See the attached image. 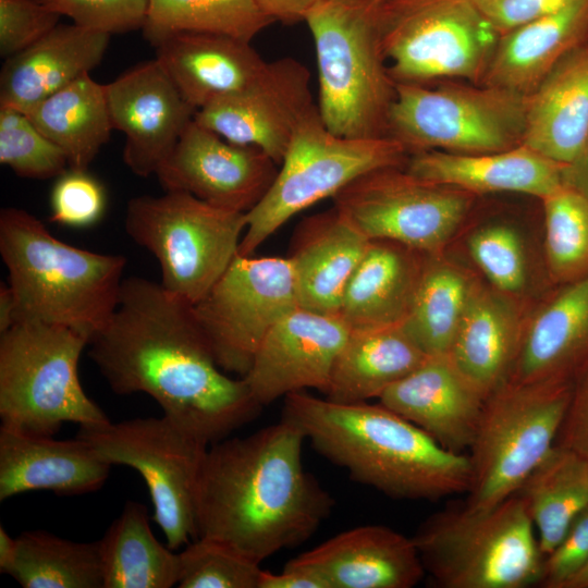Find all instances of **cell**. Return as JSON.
<instances>
[{
  "label": "cell",
  "mask_w": 588,
  "mask_h": 588,
  "mask_svg": "<svg viewBox=\"0 0 588 588\" xmlns=\"http://www.w3.org/2000/svg\"><path fill=\"white\" fill-rule=\"evenodd\" d=\"M350 331L339 314L298 306L268 332L242 378L262 407L307 389L324 393Z\"/></svg>",
  "instance_id": "d6986e66"
},
{
  "label": "cell",
  "mask_w": 588,
  "mask_h": 588,
  "mask_svg": "<svg viewBox=\"0 0 588 588\" xmlns=\"http://www.w3.org/2000/svg\"><path fill=\"white\" fill-rule=\"evenodd\" d=\"M427 255L389 240H370L345 289L339 315L351 329L402 323Z\"/></svg>",
  "instance_id": "4dcf8cb0"
},
{
  "label": "cell",
  "mask_w": 588,
  "mask_h": 588,
  "mask_svg": "<svg viewBox=\"0 0 588 588\" xmlns=\"http://www.w3.org/2000/svg\"><path fill=\"white\" fill-rule=\"evenodd\" d=\"M77 438L111 465L140 474L167 546L175 551L197 538V487L208 444L166 415L79 426Z\"/></svg>",
  "instance_id": "4fadbf2b"
},
{
  "label": "cell",
  "mask_w": 588,
  "mask_h": 588,
  "mask_svg": "<svg viewBox=\"0 0 588 588\" xmlns=\"http://www.w3.org/2000/svg\"><path fill=\"white\" fill-rule=\"evenodd\" d=\"M412 174L470 194L511 192L540 199L564 185V164L522 144L514 148L482 154L421 151L408 157Z\"/></svg>",
  "instance_id": "484cf974"
},
{
  "label": "cell",
  "mask_w": 588,
  "mask_h": 588,
  "mask_svg": "<svg viewBox=\"0 0 588 588\" xmlns=\"http://www.w3.org/2000/svg\"><path fill=\"white\" fill-rule=\"evenodd\" d=\"M588 35V0L565 7L500 36L480 82L529 96Z\"/></svg>",
  "instance_id": "83f0119b"
},
{
  "label": "cell",
  "mask_w": 588,
  "mask_h": 588,
  "mask_svg": "<svg viewBox=\"0 0 588 588\" xmlns=\"http://www.w3.org/2000/svg\"><path fill=\"white\" fill-rule=\"evenodd\" d=\"M315 106L308 69L285 57L268 62L245 90L198 109L194 120L230 142L258 147L280 166L299 122Z\"/></svg>",
  "instance_id": "e0dca14e"
},
{
  "label": "cell",
  "mask_w": 588,
  "mask_h": 588,
  "mask_svg": "<svg viewBox=\"0 0 588 588\" xmlns=\"http://www.w3.org/2000/svg\"><path fill=\"white\" fill-rule=\"evenodd\" d=\"M407 152L391 137L348 138L333 134L317 105L299 122L277 176L264 198L246 212L238 254L250 256L296 213L333 197L359 175L405 167Z\"/></svg>",
  "instance_id": "30bf717a"
},
{
  "label": "cell",
  "mask_w": 588,
  "mask_h": 588,
  "mask_svg": "<svg viewBox=\"0 0 588 588\" xmlns=\"http://www.w3.org/2000/svg\"><path fill=\"white\" fill-rule=\"evenodd\" d=\"M261 9L283 24L304 22L307 12L322 0H257Z\"/></svg>",
  "instance_id": "f907efd6"
},
{
  "label": "cell",
  "mask_w": 588,
  "mask_h": 588,
  "mask_svg": "<svg viewBox=\"0 0 588 588\" xmlns=\"http://www.w3.org/2000/svg\"><path fill=\"white\" fill-rule=\"evenodd\" d=\"M0 255L16 323L65 327L89 342L118 307L126 258L66 244L24 209H1Z\"/></svg>",
  "instance_id": "277c9868"
},
{
  "label": "cell",
  "mask_w": 588,
  "mask_h": 588,
  "mask_svg": "<svg viewBox=\"0 0 588 588\" xmlns=\"http://www.w3.org/2000/svg\"><path fill=\"white\" fill-rule=\"evenodd\" d=\"M474 281L460 268L427 255L402 327L427 356L450 355Z\"/></svg>",
  "instance_id": "d590c367"
},
{
  "label": "cell",
  "mask_w": 588,
  "mask_h": 588,
  "mask_svg": "<svg viewBox=\"0 0 588 588\" xmlns=\"http://www.w3.org/2000/svg\"><path fill=\"white\" fill-rule=\"evenodd\" d=\"M110 37L76 24H58L38 41L5 59L0 72V108L25 113L89 73L101 62Z\"/></svg>",
  "instance_id": "d4e9b609"
},
{
  "label": "cell",
  "mask_w": 588,
  "mask_h": 588,
  "mask_svg": "<svg viewBox=\"0 0 588 588\" xmlns=\"http://www.w3.org/2000/svg\"><path fill=\"white\" fill-rule=\"evenodd\" d=\"M544 253L553 280L567 284L588 274V199L563 185L542 198Z\"/></svg>",
  "instance_id": "f35d334b"
},
{
  "label": "cell",
  "mask_w": 588,
  "mask_h": 588,
  "mask_svg": "<svg viewBox=\"0 0 588 588\" xmlns=\"http://www.w3.org/2000/svg\"><path fill=\"white\" fill-rule=\"evenodd\" d=\"M576 377L555 444L588 460V363Z\"/></svg>",
  "instance_id": "c3c4849f"
},
{
  "label": "cell",
  "mask_w": 588,
  "mask_h": 588,
  "mask_svg": "<svg viewBox=\"0 0 588 588\" xmlns=\"http://www.w3.org/2000/svg\"><path fill=\"white\" fill-rule=\"evenodd\" d=\"M588 134V42L565 54L527 96L523 144L571 163Z\"/></svg>",
  "instance_id": "f546056e"
},
{
  "label": "cell",
  "mask_w": 588,
  "mask_h": 588,
  "mask_svg": "<svg viewBox=\"0 0 588 588\" xmlns=\"http://www.w3.org/2000/svg\"><path fill=\"white\" fill-rule=\"evenodd\" d=\"M291 561L328 588H412L426 573L414 539L382 525L342 531Z\"/></svg>",
  "instance_id": "44dd1931"
},
{
  "label": "cell",
  "mask_w": 588,
  "mask_h": 588,
  "mask_svg": "<svg viewBox=\"0 0 588 588\" xmlns=\"http://www.w3.org/2000/svg\"><path fill=\"white\" fill-rule=\"evenodd\" d=\"M378 400L458 453L471 446L486 402L450 355L428 356Z\"/></svg>",
  "instance_id": "ffe728a7"
},
{
  "label": "cell",
  "mask_w": 588,
  "mask_h": 588,
  "mask_svg": "<svg viewBox=\"0 0 588 588\" xmlns=\"http://www.w3.org/2000/svg\"><path fill=\"white\" fill-rule=\"evenodd\" d=\"M524 326L511 295L474 282L450 357L486 400L509 380Z\"/></svg>",
  "instance_id": "f1b7e54d"
},
{
  "label": "cell",
  "mask_w": 588,
  "mask_h": 588,
  "mask_svg": "<svg viewBox=\"0 0 588 588\" xmlns=\"http://www.w3.org/2000/svg\"><path fill=\"white\" fill-rule=\"evenodd\" d=\"M563 588H588V562Z\"/></svg>",
  "instance_id": "11a10c76"
},
{
  "label": "cell",
  "mask_w": 588,
  "mask_h": 588,
  "mask_svg": "<svg viewBox=\"0 0 588 588\" xmlns=\"http://www.w3.org/2000/svg\"><path fill=\"white\" fill-rule=\"evenodd\" d=\"M106 91L112 128L125 136L124 163L140 177L156 175L196 109L157 59L122 73L106 84Z\"/></svg>",
  "instance_id": "ac0fdd59"
},
{
  "label": "cell",
  "mask_w": 588,
  "mask_h": 588,
  "mask_svg": "<svg viewBox=\"0 0 588 588\" xmlns=\"http://www.w3.org/2000/svg\"><path fill=\"white\" fill-rule=\"evenodd\" d=\"M155 49L156 59L196 111L245 90L268 64L250 41L220 34L179 33Z\"/></svg>",
  "instance_id": "cb8c5ba5"
},
{
  "label": "cell",
  "mask_w": 588,
  "mask_h": 588,
  "mask_svg": "<svg viewBox=\"0 0 588 588\" xmlns=\"http://www.w3.org/2000/svg\"><path fill=\"white\" fill-rule=\"evenodd\" d=\"M468 252L495 290L513 295L526 283L523 243L515 230L503 224L481 228L470 235Z\"/></svg>",
  "instance_id": "b9f144b4"
},
{
  "label": "cell",
  "mask_w": 588,
  "mask_h": 588,
  "mask_svg": "<svg viewBox=\"0 0 588 588\" xmlns=\"http://www.w3.org/2000/svg\"><path fill=\"white\" fill-rule=\"evenodd\" d=\"M501 34L565 7L572 0H470Z\"/></svg>",
  "instance_id": "7dc6e473"
},
{
  "label": "cell",
  "mask_w": 588,
  "mask_h": 588,
  "mask_svg": "<svg viewBox=\"0 0 588 588\" xmlns=\"http://www.w3.org/2000/svg\"><path fill=\"white\" fill-rule=\"evenodd\" d=\"M370 5H377L378 3L382 2L383 0H364Z\"/></svg>",
  "instance_id": "9f6ffc18"
},
{
  "label": "cell",
  "mask_w": 588,
  "mask_h": 588,
  "mask_svg": "<svg viewBox=\"0 0 588 588\" xmlns=\"http://www.w3.org/2000/svg\"><path fill=\"white\" fill-rule=\"evenodd\" d=\"M278 167L258 147L230 142L193 120L156 176L164 191L246 213L267 194Z\"/></svg>",
  "instance_id": "2e32d148"
},
{
  "label": "cell",
  "mask_w": 588,
  "mask_h": 588,
  "mask_svg": "<svg viewBox=\"0 0 588 588\" xmlns=\"http://www.w3.org/2000/svg\"><path fill=\"white\" fill-rule=\"evenodd\" d=\"M296 307L287 257L237 254L193 311L218 365L244 377L265 336Z\"/></svg>",
  "instance_id": "9a60e30c"
},
{
  "label": "cell",
  "mask_w": 588,
  "mask_h": 588,
  "mask_svg": "<svg viewBox=\"0 0 588 588\" xmlns=\"http://www.w3.org/2000/svg\"><path fill=\"white\" fill-rule=\"evenodd\" d=\"M588 562V506L575 518L562 540L546 555L538 585L563 588Z\"/></svg>",
  "instance_id": "bcb514c9"
},
{
  "label": "cell",
  "mask_w": 588,
  "mask_h": 588,
  "mask_svg": "<svg viewBox=\"0 0 588 588\" xmlns=\"http://www.w3.org/2000/svg\"><path fill=\"white\" fill-rule=\"evenodd\" d=\"M318 69L317 108L333 134L388 137L395 82L383 57L373 7L364 0H322L305 15Z\"/></svg>",
  "instance_id": "5b68a950"
},
{
  "label": "cell",
  "mask_w": 588,
  "mask_h": 588,
  "mask_svg": "<svg viewBox=\"0 0 588 588\" xmlns=\"http://www.w3.org/2000/svg\"><path fill=\"white\" fill-rule=\"evenodd\" d=\"M588 363V274L565 286L524 326L507 381H574Z\"/></svg>",
  "instance_id": "4316f807"
},
{
  "label": "cell",
  "mask_w": 588,
  "mask_h": 588,
  "mask_svg": "<svg viewBox=\"0 0 588 588\" xmlns=\"http://www.w3.org/2000/svg\"><path fill=\"white\" fill-rule=\"evenodd\" d=\"M88 343L69 328L44 323H16L0 334L1 425L53 436L64 422L109 421L78 378Z\"/></svg>",
  "instance_id": "52a82bcc"
},
{
  "label": "cell",
  "mask_w": 588,
  "mask_h": 588,
  "mask_svg": "<svg viewBox=\"0 0 588 588\" xmlns=\"http://www.w3.org/2000/svg\"><path fill=\"white\" fill-rule=\"evenodd\" d=\"M282 418L353 480L395 499L467 492L470 461L380 402L338 403L306 391L284 397Z\"/></svg>",
  "instance_id": "3957f363"
},
{
  "label": "cell",
  "mask_w": 588,
  "mask_h": 588,
  "mask_svg": "<svg viewBox=\"0 0 588 588\" xmlns=\"http://www.w3.org/2000/svg\"><path fill=\"white\" fill-rule=\"evenodd\" d=\"M372 7L395 83L481 81L501 36L470 0H383Z\"/></svg>",
  "instance_id": "8fae6325"
},
{
  "label": "cell",
  "mask_w": 588,
  "mask_h": 588,
  "mask_svg": "<svg viewBox=\"0 0 588 588\" xmlns=\"http://www.w3.org/2000/svg\"><path fill=\"white\" fill-rule=\"evenodd\" d=\"M527 96L488 85L395 83L388 137L411 155L494 152L523 144Z\"/></svg>",
  "instance_id": "7c38bea8"
},
{
  "label": "cell",
  "mask_w": 588,
  "mask_h": 588,
  "mask_svg": "<svg viewBox=\"0 0 588 588\" xmlns=\"http://www.w3.org/2000/svg\"><path fill=\"white\" fill-rule=\"evenodd\" d=\"M564 185L576 189L588 199V134L575 159L565 164Z\"/></svg>",
  "instance_id": "816d5d0a"
},
{
  "label": "cell",
  "mask_w": 588,
  "mask_h": 588,
  "mask_svg": "<svg viewBox=\"0 0 588 588\" xmlns=\"http://www.w3.org/2000/svg\"><path fill=\"white\" fill-rule=\"evenodd\" d=\"M574 381H506L485 402L468 454L464 503L489 510L513 495L555 445Z\"/></svg>",
  "instance_id": "9c48e42d"
},
{
  "label": "cell",
  "mask_w": 588,
  "mask_h": 588,
  "mask_svg": "<svg viewBox=\"0 0 588 588\" xmlns=\"http://www.w3.org/2000/svg\"><path fill=\"white\" fill-rule=\"evenodd\" d=\"M111 464L84 440H57L0 427V501L27 491L58 495L94 492L106 482Z\"/></svg>",
  "instance_id": "7402d4cb"
},
{
  "label": "cell",
  "mask_w": 588,
  "mask_h": 588,
  "mask_svg": "<svg viewBox=\"0 0 588 588\" xmlns=\"http://www.w3.org/2000/svg\"><path fill=\"white\" fill-rule=\"evenodd\" d=\"M303 431L281 418L210 444L196 497L197 537L261 563L299 546L328 518L333 499L303 464Z\"/></svg>",
  "instance_id": "7a4b0ae2"
},
{
  "label": "cell",
  "mask_w": 588,
  "mask_h": 588,
  "mask_svg": "<svg viewBox=\"0 0 588 588\" xmlns=\"http://www.w3.org/2000/svg\"><path fill=\"white\" fill-rule=\"evenodd\" d=\"M17 555V539L12 538L5 528L0 525V572L13 574Z\"/></svg>",
  "instance_id": "f5cc1de1"
},
{
  "label": "cell",
  "mask_w": 588,
  "mask_h": 588,
  "mask_svg": "<svg viewBox=\"0 0 588 588\" xmlns=\"http://www.w3.org/2000/svg\"><path fill=\"white\" fill-rule=\"evenodd\" d=\"M427 357L402 323L351 329L334 362L324 397L338 403L379 399Z\"/></svg>",
  "instance_id": "1f68e13d"
},
{
  "label": "cell",
  "mask_w": 588,
  "mask_h": 588,
  "mask_svg": "<svg viewBox=\"0 0 588 588\" xmlns=\"http://www.w3.org/2000/svg\"><path fill=\"white\" fill-rule=\"evenodd\" d=\"M274 23L257 0H148L142 27L155 48L179 33H209L246 41Z\"/></svg>",
  "instance_id": "8d00e7d4"
},
{
  "label": "cell",
  "mask_w": 588,
  "mask_h": 588,
  "mask_svg": "<svg viewBox=\"0 0 588 588\" xmlns=\"http://www.w3.org/2000/svg\"><path fill=\"white\" fill-rule=\"evenodd\" d=\"M179 556L180 588H258L260 563L222 541L197 537Z\"/></svg>",
  "instance_id": "ab89813d"
},
{
  "label": "cell",
  "mask_w": 588,
  "mask_h": 588,
  "mask_svg": "<svg viewBox=\"0 0 588 588\" xmlns=\"http://www.w3.org/2000/svg\"><path fill=\"white\" fill-rule=\"evenodd\" d=\"M25 114L65 154L71 169L87 170L112 128L106 84L89 73L45 98Z\"/></svg>",
  "instance_id": "d6a6232c"
},
{
  "label": "cell",
  "mask_w": 588,
  "mask_h": 588,
  "mask_svg": "<svg viewBox=\"0 0 588 588\" xmlns=\"http://www.w3.org/2000/svg\"><path fill=\"white\" fill-rule=\"evenodd\" d=\"M515 493L527 505L546 555L588 506V460L555 444Z\"/></svg>",
  "instance_id": "e575fe53"
},
{
  "label": "cell",
  "mask_w": 588,
  "mask_h": 588,
  "mask_svg": "<svg viewBox=\"0 0 588 588\" xmlns=\"http://www.w3.org/2000/svg\"><path fill=\"white\" fill-rule=\"evenodd\" d=\"M145 505L127 501L99 541L103 588H170L180 556L157 540Z\"/></svg>",
  "instance_id": "836d02e7"
},
{
  "label": "cell",
  "mask_w": 588,
  "mask_h": 588,
  "mask_svg": "<svg viewBox=\"0 0 588 588\" xmlns=\"http://www.w3.org/2000/svg\"><path fill=\"white\" fill-rule=\"evenodd\" d=\"M16 324L15 303L9 284L0 285V334L9 331Z\"/></svg>",
  "instance_id": "db71d44e"
},
{
  "label": "cell",
  "mask_w": 588,
  "mask_h": 588,
  "mask_svg": "<svg viewBox=\"0 0 588 588\" xmlns=\"http://www.w3.org/2000/svg\"><path fill=\"white\" fill-rule=\"evenodd\" d=\"M470 195L422 180L405 167H385L359 175L332 200L369 240H389L437 256L465 218Z\"/></svg>",
  "instance_id": "5bb4252c"
},
{
  "label": "cell",
  "mask_w": 588,
  "mask_h": 588,
  "mask_svg": "<svg viewBox=\"0 0 588 588\" xmlns=\"http://www.w3.org/2000/svg\"><path fill=\"white\" fill-rule=\"evenodd\" d=\"M133 197L124 228L157 259L162 287L191 305L223 274L246 230V213L212 206L183 191Z\"/></svg>",
  "instance_id": "ba28073f"
},
{
  "label": "cell",
  "mask_w": 588,
  "mask_h": 588,
  "mask_svg": "<svg viewBox=\"0 0 588 588\" xmlns=\"http://www.w3.org/2000/svg\"><path fill=\"white\" fill-rule=\"evenodd\" d=\"M105 208V188L87 170L69 168L57 177L51 193L50 221L86 228L100 220Z\"/></svg>",
  "instance_id": "7bdbcfd3"
},
{
  "label": "cell",
  "mask_w": 588,
  "mask_h": 588,
  "mask_svg": "<svg viewBox=\"0 0 588 588\" xmlns=\"http://www.w3.org/2000/svg\"><path fill=\"white\" fill-rule=\"evenodd\" d=\"M12 577L24 588H103L99 541L75 542L41 530L17 538Z\"/></svg>",
  "instance_id": "74e56055"
},
{
  "label": "cell",
  "mask_w": 588,
  "mask_h": 588,
  "mask_svg": "<svg viewBox=\"0 0 588 588\" xmlns=\"http://www.w3.org/2000/svg\"><path fill=\"white\" fill-rule=\"evenodd\" d=\"M518 494L489 510L466 505L430 516L413 537L425 572L444 588L538 584L543 555Z\"/></svg>",
  "instance_id": "8992f818"
},
{
  "label": "cell",
  "mask_w": 588,
  "mask_h": 588,
  "mask_svg": "<svg viewBox=\"0 0 588 588\" xmlns=\"http://www.w3.org/2000/svg\"><path fill=\"white\" fill-rule=\"evenodd\" d=\"M370 240L336 207L305 218L287 259L299 307L339 314L347 283Z\"/></svg>",
  "instance_id": "603a6c76"
},
{
  "label": "cell",
  "mask_w": 588,
  "mask_h": 588,
  "mask_svg": "<svg viewBox=\"0 0 588 588\" xmlns=\"http://www.w3.org/2000/svg\"><path fill=\"white\" fill-rule=\"evenodd\" d=\"M61 15L36 0H0V54L8 59L47 35Z\"/></svg>",
  "instance_id": "f6af8a7d"
},
{
  "label": "cell",
  "mask_w": 588,
  "mask_h": 588,
  "mask_svg": "<svg viewBox=\"0 0 588 588\" xmlns=\"http://www.w3.org/2000/svg\"><path fill=\"white\" fill-rule=\"evenodd\" d=\"M258 588H328L313 571L293 563L291 560L280 573L262 569Z\"/></svg>",
  "instance_id": "681fc988"
},
{
  "label": "cell",
  "mask_w": 588,
  "mask_h": 588,
  "mask_svg": "<svg viewBox=\"0 0 588 588\" xmlns=\"http://www.w3.org/2000/svg\"><path fill=\"white\" fill-rule=\"evenodd\" d=\"M0 162L22 177H58L70 167L60 147L41 134L28 117L0 108Z\"/></svg>",
  "instance_id": "60d3db41"
},
{
  "label": "cell",
  "mask_w": 588,
  "mask_h": 588,
  "mask_svg": "<svg viewBox=\"0 0 588 588\" xmlns=\"http://www.w3.org/2000/svg\"><path fill=\"white\" fill-rule=\"evenodd\" d=\"M88 345L114 393L148 394L163 415L208 445L262 408L243 378H231L218 365L193 305L160 283L124 279L114 314Z\"/></svg>",
  "instance_id": "6da1fadb"
},
{
  "label": "cell",
  "mask_w": 588,
  "mask_h": 588,
  "mask_svg": "<svg viewBox=\"0 0 588 588\" xmlns=\"http://www.w3.org/2000/svg\"><path fill=\"white\" fill-rule=\"evenodd\" d=\"M74 24L110 35L142 29L148 0H36Z\"/></svg>",
  "instance_id": "ee69618b"
}]
</instances>
